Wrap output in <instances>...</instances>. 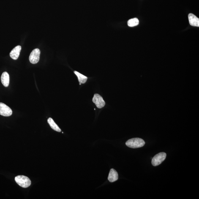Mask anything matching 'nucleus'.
<instances>
[{
	"label": "nucleus",
	"mask_w": 199,
	"mask_h": 199,
	"mask_svg": "<svg viewBox=\"0 0 199 199\" xmlns=\"http://www.w3.org/2000/svg\"><path fill=\"white\" fill-rule=\"evenodd\" d=\"M118 175L117 172L114 169L110 170L108 179L110 182L113 183L117 180Z\"/></svg>",
	"instance_id": "9"
},
{
	"label": "nucleus",
	"mask_w": 199,
	"mask_h": 199,
	"mask_svg": "<svg viewBox=\"0 0 199 199\" xmlns=\"http://www.w3.org/2000/svg\"><path fill=\"white\" fill-rule=\"evenodd\" d=\"M166 157V154L165 152L159 153L153 158L151 164L154 166L159 165L163 162Z\"/></svg>",
	"instance_id": "3"
},
{
	"label": "nucleus",
	"mask_w": 199,
	"mask_h": 199,
	"mask_svg": "<svg viewBox=\"0 0 199 199\" xmlns=\"http://www.w3.org/2000/svg\"><path fill=\"white\" fill-rule=\"evenodd\" d=\"M16 182L23 188L29 187L31 184V181L28 177L24 176H18L15 177Z\"/></svg>",
	"instance_id": "2"
},
{
	"label": "nucleus",
	"mask_w": 199,
	"mask_h": 199,
	"mask_svg": "<svg viewBox=\"0 0 199 199\" xmlns=\"http://www.w3.org/2000/svg\"><path fill=\"white\" fill-rule=\"evenodd\" d=\"M74 72L78 77V80L80 83L84 84L86 82L88 79L87 77L76 71H75Z\"/></svg>",
	"instance_id": "12"
},
{
	"label": "nucleus",
	"mask_w": 199,
	"mask_h": 199,
	"mask_svg": "<svg viewBox=\"0 0 199 199\" xmlns=\"http://www.w3.org/2000/svg\"><path fill=\"white\" fill-rule=\"evenodd\" d=\"M9 75L7 72H4L1 75V83L4 87H7L9 84Z\"/></svg>",
	"instance_id": "10"
},
{
	"label": "nucleus",
	"mask_w": 199,
	"mask_h": 199,
	"mask_svg": "<svg viewBox=\"0 0 199 199\" xmlns=\"http://www.w3.org/2000/svg\"><path fill=\"white\" fill-rule=\"evenodd\" d=\"M145 143L144 140L140 138H134L130 139L126 143V145L129 148H141L144 146Z\"/></svg>",
	"instance_id": "1"
},
{
	"label": "nucleus",
	"mask_w": 199,
	"mask_h": 199,
	"mask_svg": "<svg viewBox=\"0 0 199 199\" xmlns=\"http://www.w3.org/2000/svg\"><path fill=\"white\" fill-rule=\"evenodd\" d=\"M40 50L36 48L33 50L29 56V61L31 64H36L39 62L40 57Z\"/></svg>",
	"instance_id": "4"
},
{
	"label": "nucleus",
	"mask_w": 199,
	"mask_h": 199,
	"mask_svg": "<svg viewBox=\"0 0 199 199\" xmlns=\"http://www.w3.org/2000/svg\"><path fill=\"white\" fill-rule=\"evenodd\" d=\"M93 102L99 108H102L105 105V102L103 98L99 94H95L93 98Z\"/></svg>",
	"instance_id": "6"
},
{
	"label": "nucleus",
	"mask_w": 199,
	"mask_h": 199,
	"mask_svg": "<svg viewBox=\"0 0 199 199\" xmlns=\"http://www.w3.org/2000/svg\"><path fill=\"white\" fill-rule=\"evenodd\" d=\"M21 47L18 45L13 49L10 53V56L12 59L16 60L19 56L20 52L21 50Z\"/></svg>",
	"instance_id": "8"
},
{
	"label": "nucleus",
	"mask_w": 199,
	"mask_h": 199,
	"mask_svg": "<svg viewBox=\"0 0 199 199\" xmlns=\"http://www.w3.org/2000/svg\"><path fill=\"white\" fill-rule=\"evenodd\" d=\"M12 114V109L2 102H0V115L4 117L10 116Z\"/></svg>",
	"instance_id": "5"
},
{
	"label": "nucleus",
	"mask_w": 199,
	"mask_h": 199,
	"mask_svg": "<svg viewBox=\"0 0 199 199\" xmlns=\"http://www.w3.org/2000/svg\"><path fill=\"white\" fill-rule=\"evenodd\" d=\"M127 24L128 26L130 27H133L139 25V20L137 18L131 19L128 21Z\"/></svg>",
	"instance_id": "13"
},
{
	"label": "nucleus",
	"mask_w": 199,
	"mask_h": 199,
	"mask_svg": "<svg viewBox=\"0 0 199 199\" xmlns=\"http://www.w3.org/2000/svg\"><path fill=\"white\" fill-rule=\"evenodd\" d=\"M48 123L52 129L57 132H61V130L56 123H55L53 120L51 118H49L48 119Z\"/></svg>",
	"instance_id": "11"
},
{
	"label": "nucleus",
	"mask_w": 199,
	"mask_h": 199,
	"mask_svg": "<svg viewBox=\"0 0 199 199\" xmlns=\"http://www.w3.org/2000/svg\"><path fill=\"white\" fill-rule=\"evenodd\" d=\"M189 24L194 27H199V19L195 15L192 13H189L188 15Z\"/></svg>",
	"instance_id": "7"
}]
</instances>
